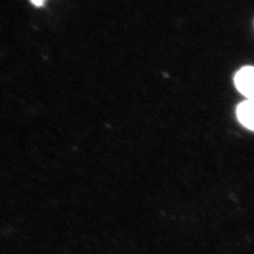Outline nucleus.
<instances>
[{
    "instance_id": "obj_1",
    "label": "nucleus",
    "mask_w": 254,
    "mask_h": 254,
    "mask_svg": "<svg viewBox=\"0 0 254 254\" xmlns=\"http://www.w3.org/2000/svg\"><path fill=\"white\" fill-rule=\"evenodd\" d=\"M254 69L253 67H245L235 75V82L238 90L246 97L254 99Z\"/></svg>"
},
{
    "instance_id": "obj_2",
    "label": "nucleus",
    "mask_w": 254,
    "mask_h": 254,
    "mask_svg": "<svg viewBox=\"0 0 254 254\" xmlns=\"http://www.w3.org/2000/svg\"><path fill=\"white\" fill-rule=\"evenodd\" d=\"M237 115L240 123L245 127L254 130V101H248L240 104L237 109Z\"/></svg>"
},
{
    "instance_id": "obj_3",
    "label": "nucleus",
    "mask_w": 254,
    "mask_h": 254,
    "mask_svg": "<svg viewBox=\"0 0 254 254\" xmlns=\"http://www.w3.org/2000/svg\"><path fill=\"white\" fill-rule=\"evenodd\" d=\"M32 3L33 4L36 5V6H41V5L43 4V1H32Z\"/></svg>"
}]
</instances>
